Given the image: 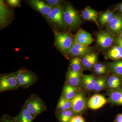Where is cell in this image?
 I'll return each mask as SVG.
<instances>
[{
	"label": "cell",
	"mask_w": 122,
	"mask_h": 122,
	"mask_svg": "<svg viewBox=\"0 0 122 122\" xmlns=\"http://www.w3.org/2000/svg\"><path fill=\"white\" fill-rule=\"evenodd\" d=\"M10 12L4 1L0 0V25L1 28H4L10 22Z\"/></svg>",
	"instance_id": "obj_14"
},
{
	"label": "cell",
	"mask_w": 122,
	"mask_h": 122,
	"mask_svg": "<svg viewBox=\"0 0 122 122\" xmlns=\"http://www.w3.org/2000/svg\"><path fill=\"white\" fill-rule=\"evenodd\" d=\"M107 77H102L97 78L94 85L93 91L98 93L107 89Z\"/></svg>",
	"instance_id": "obj_24"
},
{
	"label": "cell",
	"mask_w": 122,
	"mask_h": 122,
	"mask_svg": "<svg viewBox=\"0 0 122 122\" xmlns=\"http://www.w3.org/2000/svg\"><path fill=\"white\" fill-rule=\"evenodd\" d=\"M109 25V29L112 32L119 35L122 31V15L115 14Z\"/></svg>",
	"instance_id": "obj_17"
},
{
	"label": "cell",
	"mask_w": 122,
	"mask_h": 122,
	"mask_svg": "<svg viewBox=\"0 0 122 122\" xmlns=\"http://www.w3.org/2000/svg\"><path fill=\"white\" fill-rule=\"evenodd\" d=\"M56 114L58 122H70L71 119L74 115L71 109L60 112Z\"/></svg>",
	"instance_id": "obj_23"
},
{
	"label": "cell",
	"mask_w": 122,
	"mask_h": 122,
	"mask_svg": "<svg viewBox=\"0 0 122 122\" xmlns=\"http://www.w3.org/2000/svg\"><path fill=\"white\" fill-rule=\"evenodd\" d=\"M95 55V54L90 53L86 55V56H83V58L81 59L82 64L83 67H84L92 59Z\"/></svg>",
	"instance_id": "obj_31"
},
{
	"label": "cell",
	"mask_w": 122,
	"mask_h": 122,
	"mask_svg": "<svg viewBox=\"0 0 122 122\" xmlns=\"http://www.w3.org/2000/svg\"><path fill=\"white\" fill-rule=\"evenodd\" d=\"M117 38L122 42V31L119 34L118 37Z\"/></svg>",
	"instance_id": "obj_39"
},
{
	"label": "cell",
	"mask_w": 122,
	"mask_h": 122,
	"mask_svg": "<svg viewBox=\"0 0 122 122\" xmlns=\"http://www.w3.org/2000/svg\"><path fill=\"white\" fill-rule=\"evenodd\" d=\"M64 22L71 28H75L80 24L81 20L76 10L69 5L66 7L63 12Z\"/></svg>",
	"instance_id": "obj_6"
},
{
	"label": "cell",
	"mask_w": 122,
	"mask_h": 122,
	"mask_svg": "<svg viewBox=\"0 0 122 122\" xmlns=\"http://www.w3.org/2000/svg\"></svg>",
	"instance_id": "obj_40"
},
{
	"label": "cell",
	"mask_w": 122,
	"mask_h": 122,
	"mask_svg": "<svg viewBox=\"0 0 122 122\" xmlns=\"http://www.w3.org/2000/svg\"><path fill=\"white\" fill-rule=\"evenodd\" d=\"M92 68L94 73L98 76L103 75L107 72L106 66L102 63L97 62Z\"/></svg>",
	"instance_id": "obj_29"
},
{
	"label": "cell",
	"mask_w": 122,
	"mask_h": 122,
	"mask_svg": "<svg viewBox=\"0 0 122 122\" xmlns=\"http://www.w3.org/2000/svg\"><path fill=\"white\" fill-rule=\"evenodd\" d=\"M118 9L120 12V14L122 15V2L118 5Z\"/></svg>",
	"instance_id": "obj_38"
},
{
	"label": "cell",
	"mask_w": 122,
	"mask_h": 122,
	"mask_svg": "<svg viewBox=\"0 0 122 122\" xmlns=\"http://www.w3.org/2000/svg\"><path fill=\"white\" fill-rule=\"evenodd\" d=\"M54 31L56 45L62 52L68 53L73 43L72 36L67 33Z\"/></svg>",
	"instance_id": "obj_3"
},
{
	"label": "cell",
	"mask_w": 122,
	"mask_h": 122,
	"mask_svg": "<svg viewBox=\"0 0 122 122\" xmlns=\"http://www.w3.org/2000/svg\"><path fill=\"white\" fill-rule=\"evenodd\" d=\"M107 102V99L103 95L96 94L92 96L87 101V107L92 110H97Z\"/></svg>",
	"instance_id": "obj_9"
},
{
	"label": "cell",
	"mask_w": 122,
	"mask_h": 122,
	"mask_svg": "<svg viewBox=\"0 0 122 122\" xmlns=\"http://www.w3.org/2000/svg\"><path fill=\"white\" fill-rule=\"evenodd\" d=\"M48 20L61 27L64 26L63 19V12L61 5L53 7L51 12L47 16Z\"/></svg>",
	"instance_id": "obj_7"
},
{
	"label": "cell",
	"mask_w": 122,
	"mask_h": 122,
	"mask_svg": "<svg viewBox=\"0 0 122 122\" xmlns=\"http://www.w3.org/2000/svg\"><path fill=\"white\" fill-rule=\"evenodd\" d=\"M29 2L38 12L46 17L50 13L54 7L39 0H30Z\"/></svg>",
	"instance_id": "obj_12"
},
{
	"label": "cell",
	"mask_w": 122,
	"mask_h": 122,
	"mask_svg": "<svg viewBox=\"0 0 122 122\" xmlns=\"http://www.w3.org/2000/svg\"><path fill=\"white\" fill-rule=\"evenodd\" d=\"M7 2L12 7H18L20 6V1L19 0H8Z\"/></svg>",
	"instance_id": "obj_35"
},
{
	"label": "cell",
	"mask_w": 122,
	"mask_h": 122,
	"mask_svg": "<svg viewBox=\"0 0 122 122\" xmlns=\"http://www.w3.org/2000/svg\"><path fill=\"white\" fill-rule=\"evenodd\" d=\"M70 122H86L84 118L81 115H74Z\"/></svg>",
	"instance_id": "obj_32"
},
{
	"label": "cell",
	"mask_w": 122,
	"mask_h": 122,
	"mask_svg": "<svg viewBox=\"0 0 122 122\" xmlns=\"http://www.w3.org/2000/svg\"><path fill=\"white\" fill-rule=\"evenodd\" d=\"M24 106L35 119L46 110V107L39 96L35 94L31 95L26 100Z\"/></svg>",
	"instance_id": "obj_1"
},
{
	"label": "cell",
	"mask_w": 122,
	"mask_h": 122,
	"mask_svg": "<svg viewBox=\"0 0 122 122\" xmlns=\"http://www.w3.org/2000/svg\"><path fill=\"white\" fill-rule=\"evenodd\" d=\"M116 42L117 45L120 46V47L122 48V42L121 41H120L118 38H117L116 39Z\"/></svg>",
	"instance_id": "obj_37"
},
{
	"label": "cell",
	"mask_w": 122,
	"mask_h": 122,
	"mask_svg": "<svg viewBox=\"0 0 122 122\" xmlns=\"http://www.w3.org/2000/svg\"><path fill=\"white\" fill-rule=\"evenodd\" d=\"M82 15L84 20L92 21L96 22L98 13L94 10L90 8H87L82 11Z\"/></svg>",
	"instance_id": "obj_25"
},
{
	"label": "cell",
	"mask_w": 122,
	"mask_h": 122,
	"mask_svg": "<svg viewBox=\"0 0 122 122\" xmlns=\"http://www.w3.org/2000/svg\"><path fill=\"white\" fill-rule=\"evenodd\" d=\"M97 78L92 75H84L82 76L81 87L86 92L93 91Z\"/></svg>",
	"instance_id": "obj_18"
},
{
	"label": "cell",
	"mask_w": 122,
	"mask_h": 122,
	"mask_svg": "<svg viewBox=\"0 0 122 122\" xmlns=\"http://www.w3.org/2000/svg\"><path fill=\"white\" fill-rule=\"evenodd\" d=\"M71 68L73 71L81 73L82 66L81 59L78 57L74 58L70 61Z\"/></svg>",
	"instance_id": "obj_27"
},
{
	"label": "cell",
	"mask_w": 122,
	"mask_h": 122,
	"mask_svg": "<svg viewBox=\"0 0 122 122\" xmlns=\"http://www.w3.org/2000/svg\"><path fill=\"white\" fill-rule=\"evenodd\" d=\"M71 100H68L61 96L57 106L56 113L63 111L71 109Z\"/></svg>",
	"instance_id": "obj_26"
},
{
	"label": "cell",
	"mask_w": 122,
	"mask_h": 122,
	"mask_svg": "<svg viewBox=\"0 0 122 122\" xmlns=\"http://www.w3.org/2000/svg\"><path fill=\"white\" fill-rule=\"evenodd\" d=\"M82 76L81 73L70 69L66 75V83L74 87H81Z\"/></svg>",
	"instance_id": "obj_11"
},
{
	"label": "cell",
	"mask_w": 122,
	"mask_h": 122,
	"mask_svg": "<svg viewBox=\"0 0 122 122\" xmlns=\"http://www.w3.org/2000/svg\"><path fill=\"white\" fill-rule=\"evenodd\" d=\"M115 14L111 11H107L101 15L99 18V21L102 25L108 24L114 18Z\"/></svg>",
	"instance_id": "obj_28"
},
{
	"label": "cell",
	"mask_w": 122,
	"mask_h": 122,
	"mask_svg": "<svg viewBox=\"0 0 122 122\" xmlns=\"http://www.w3.org/2000/svg\"><path fill=\"white\" fill-rule=\"evenodd\" d=\"M91 47L81 45L74 41L68 53L74 56H85L89 54L92 51Z\"/></svg>",
	"instance_id": "obj_8"
},
{
	"label": "cell",
	"mask_w": 122,
	"mask_h": 122,
	"mask_svg": "<svg viewBox=\"0 0 122 122\" xmlns=\"http://www.w3.org/2000/svg\"><path fill=\"white\" fill-rule=\"evenodd\" d=\"M113 122H122V113L118 114L116 116Z\"/></svg>",
	"instance_id": "obj_36"
},
{
	"label": "cell",
	"mask_w": 122,
	"mask_h": 122,
	"mask_svg": "<svg viewBox=\"0 0 122 122\" xmlns=\"http://www.w3.org/2000/svg\"><path fill=\"white\" fill-rule=\"evenodd\" d=\"M122 78L112 74L107 77V90L117 89L122 88Z\"/></svg>",
	"instance_id": "obj_16"
},
{
	"label": "cell",
	"mask_w": 122,
	"mask_h": 122,
	"mask_svg": "<svg viewBox=\"0 0 122 122\" xmlns=\"http://www.w3.org/2000/svg\"><path fill=\"white\" fill-rule=\"evenodd\" d=\"M19 84L14 73L4 75L0 77V92L17 89Z\"/></svg>",
	"instance_id": "obj_5"
},
{
	"label": "cell",
	"mask_w": 122,
	"mask_h": 122,
	"mask_svg": "<svg viewBox=\"0 0 122 122\" xmlns=\"http://www.w3.org/2000/svg\"><path fill=\"white\" fill-rule=\"evenodd\" d=\"M74 41L81 45L88 46L93 41V39L90 34L80 29L75 35Z\"/></svg>",
	"instance_id": "obj_13"
},
{
	"label": "cell",
	"mask_w": 122,
	"mask_h": 122,
	"mask_svg": "<svg viewBox=\"0 0 122 122\" xmlns=\"http://www.w3.org/2000/svg\"><path fill=\"white\" fill-rule=\"evenodd\" d=\"M13 118L16 122H33L34 119L24 106L18 114Z\"/></svg>",
	"instance_id": "obj_20"
},
{
	"label": "cell",
	"mask_w": 122,
	"mask_h": 122,
	"mask_svg": "<svg viewBox=\"0 0 122 122\" xmlns=\"http://www.w3.org/2000/svg\"><path fill=\"white\" fill-rule=\"evenodd\" d=\"M61 2V1L59 0H46L45 1L47 4L53 7L60 5Z\"/></svg>",
	"instance_id": "obj_33"
},
{
	"label": "cell",
	"mask_w": 122,
	"mask_h": 122,
	"mask_svg": "<svg viewBox=\"0 0 122 122\" xmlns=\"http://www.w3.org/2000/svg\"><path fill=\"white\" fill-rule=\"evenodd\" d=\"M81 90V87H74L66 83L63 86L61 96L71 100Z\"/></svg>",
	"instance_id": "obj_19"
},
{
	"label": "cell",
	"mask_w": 122,
	"mask_h": 122,
	"mask_svg": "<svg viewBox=\"0 0 122 122\" xmlns=\"http://www.w3.org/2000/svg\"><path fill=\"white\" fill-rule=\"evenodd\" d=\"M114 39L108 33L102 32L97 35V42L99 45L102 48H107L112 45Z\"/></svg>",
	"instance_id": "obj_15"
},
{
	"label": "cell",
	"mask_w": 122,
	"mask_h": 122,
	"mask_svg": "<svg viewBox=\"0 0 122 122\" xmlns=\"http://www.w3.org/2000/svg\"><path fill=\"white\" fill-rule=\"evenodd\" d=\"M19 84V87L27 88L36 83L37 77L29 71L21 70L15 73Z\"/></svg>",
	"instance_id": "obj_4"
},
{
	"label": "cell",
	"mask_w": 122,
	"mask_h": 122,
	"mask_svg": "<svg viewBox=\"0 0 122 122\" xmlns=\"http://www.w3.org/2000/svg\"><path fill=\"white\" fill-rule=\"evenodd\" d=\"M0 122H16L14 118L8 115L2 116Z\"/></svg>",
	"instance_id": "obj_34"
},
{
	"label": "cell",
	"mask_w": 122,
	"mask_h": 122,
	"mask_svg": "<svg viewBox=\"0 0 122 122\" xmlns=\"http://www.w3.org/2000/svg\"><path fill=\"white\" fill-rule=\"evenodd\" d=\"M87 100L85 92L81 90L71 100L72 110L74 115H81L87 107Z\"/></svg>",
	"instance_id": "obj_2"
},
{
	"label": "cell",
	"mask_w": 122,
	"mask_h": 122,
	"mask_svg": "<svg viewBox=\"0 0 122 122\" xmlns=\"http://www.w3.org/2000/svg\"><path fill=\"white\" fill-rule=\"evenodd\" d=\"M107 102L117 106H122V88L107 90Z\"/></svg>",
	"instance_id": "obj_10"
},
{
	"label": "cell",
	"mask_w": 122,
	"mask_h": 122,
	"mask_svg": "<svg viewBox=\"0 0 122 122\" xmlns=\"http://www.w3.org/2000/svg\"><path fill=\"white\" fill-rule=\"evenodd\" d=\"M97 55L95 54L94 57L92 58V59L84 66V68L87 69H90L91 68H93L94 65L97 62Z\"/></svg>",
	"instance_id": "obj_30"
},
{
	"label": "cell",
	"mask_w": 122,
	"mask_h": 122,
	"mask_svg": "<svg viewBox=\"0 0 122 122\" xmlns=\"http://www.w3.org/2000/svg\"><path fill=\"white\" fill-rule=\"evenodd\" d=\"M107 57L114 61L122 60V48L117 45L114 46L108 52Z\"/></svg>",
	"instance_id": "obj_21"
},
{
	"label": "cell",
	"mask_w": 122,
	"mask_h": 122,
	"mask_svg": "<svg viewBox=\"0 0 122 122\" xmlns=\"http://www.w3.org/2000/svg\"><path fill=\"white\" fill-rule=\"evenodd\" d=\"M108 68L112 74L122 78V60L110 62L108 65Z\"/></svg>",
	"instance_id": "obj_22"
}]
</instances>
